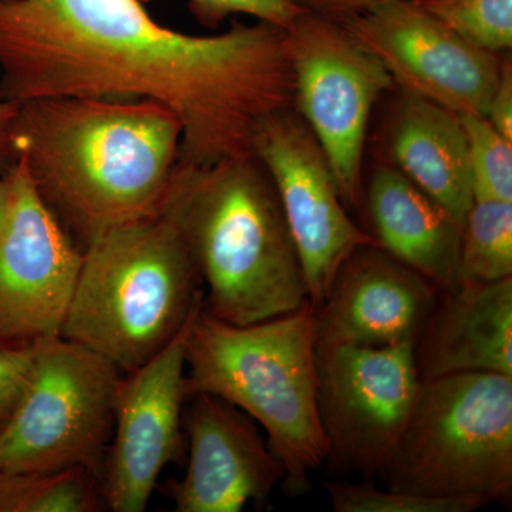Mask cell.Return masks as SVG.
I'll return each instance as SVG.
<instances>
[{"instance_id":"obj_1","label":"cell","mask_w":512,"mask_h":512,"mask_svg":"<svg viewBox=\"0 0 512 512\" xmlns=\"http://www.w3.org/2000/svg\"><path fill=\"white\" fill-rule=\"evenodd\" d=\"M45 97L156 101L180 121L181 163L251 156L262 123L293 107L285 29L194 36L140 0H0V99Z\"/></svg>"},{"instance_id":"obj_2","label":"cell","mask_w":512,"mask_h":512,"mask_svg":"<svg viewBox=\"0 0 512 512\" xmlns=\"http://www.w3.org/2000/svg\"><path fill=\"white\" fill-rule=\"evenodd\" d=\"M181 124L151 100L45 97L18 103L13 150L80 248L167 204Z\"/></svg>"},{"instance_id":"obj_3","label":"cell","mask_w":512,"mask_h":512,"mask_svg":"<svg viewBox=\"0 0 512 512\" xmlns=\"http://www.w3.org/2000/svg\"><path fill=\"white\" fill-rule=\"evenodd\" d=\"M168 207L207 285L204 309L212 316L251 325L308 301L281 201L255 154L208 167L178 161Z\"/></svg>"},{"instance_id":"obj_4","label":"cell","mask_w":512,"mask_h":512,"mask_svg":"<svg viewBox=\"0 0 512 512\" xmlns=\"http://www.w3.org/2000/svg\"><path fill=\"white\" fill-rule=\"evenodd\" d=\"M315 308L306 301L276 318L231 325L204 309L185 339L187 396L207 393L238 407L268 434L289 497L311 488L328 443L318 406Z\"/></svg>"},{"instance_id":"obj_5","label":"cell","mask_w":512,"mask_h":512,"mask_svg":"<svg viewBox=\"0 0 512 512\" xmlns=\"http://www.w3.org/2000/svg\"><path fill=\"white\" fill-rule=\"evenodd\" d=\"M200 282L167 201L83 248L62 338L127 375L158 355L204 303Z\"/></svg>"},{"instance_id":"obj_6","label":"cell","mask_w":512,"mask_h":512,"mask_svg":"<svg viewBox=\"0 0 512 512\" xmlns=\"http://www.w3.org/2000/svg\"><path fill=\"white\" fill-rule=\"evenodd\" d=\"M390 490L507 503L512 497V376L423 380L396 451L379 476Z\"/></svg>"},{"instance_id":"obj_7","label":"cell","mask_w":512,"mask_h":512,"mask_svg":"<svg viewBox=\"0 0 512 512\" xmlns=\"http://www.w3.org/2000/svg\"><path fill=\"white\" fill-rule=\"evenodd\" d=\"M123 376L79 343L40 339L32 382L0 436V470L99 468Z\"/></svg>"},{"instance_id":"obj_8","label":"cell","mask_w":512,"mask_h":512,"mask_svg":"<svg viewBox=\"0 0 512 512\" xmlns=\"http://www.w3.org/2000/svg\"><path fill=\"white\" fill-rule=\"evenodd\" d=\"M293 109L328 157L346 207L363 198L367 127L377 100L396 87L392 74L338 20L303 12L285 29Z\"/></svg>"},{"instance_id":"obj_9","label":"cell","mask_w":512,"mask_h":512,"mask_svg":"<svg viewBox=\"0 0 512 512\" xmlns=\"http://www.w3.org/2000/svg\"><path fill=\"white\" fill-rule=\"evenodd\" d=\"M414 339L380 348L318 349V406L336 473L379 476L396 451L420 389Z\"/></svg>"},{"instance_id":"obj_10","label":"cell","mask_w":512,"mask_h":512,"mask_svg":"<svg viewBox=\"0 0 512 512\" xmlns=\"http://www.w3.org/2000/svg\"><path fill=\"white\" fill-rule=\"evenodd\" d=\"M254 154L274 183L301 259L308 301L318 309L343 262L357 248L376 245L375 239L349 217L325 151L293 107L262 123Z\"/></svg>"},{"instance_id":"obj_11","label":"cell","mask_w":512,"mask_h":512,"mask_svg":"<svg viewBox=\"0 0 512 512\" xmlns=\"http://www.w3.org/2000/svg\"><path fill=\"white\" fill-rule=\"evenodd\" d=\"M340 23L402 90L457 114L485 117L503 60L471 46L416 0H382Z\"/></svg>"},{"instance_id":"obj_12","label":"cell","mask_w":512,"mask_h":512,"mask_svg":"<svg viewBox=\"0 0 512 512\" xmlns=\"http://www.w3.org/2000/svg\"><path fill=\"white\" fill-rule=\"evenodd\" d=\"M8 224L0 234V336H62L83 261V249L37 194L25 165L5 173Z\"/></svg>"},{"instance_id":"obj_13","label":"cell","mask_w":512,"mask_h":512,"mask_svg":"<svg viewBox=\"0 0 512 512\" xmlns=\"http://www.w3.org/2000/svg\"><path fill=\"white\" fill-rule=\"evenodd\" d=\"M202 305L158 355L121 380L113 444L101 476L104 505L111 511L146 510L164 468L183 457L185 339Z\"/></svg>"},{"instance_id":"obj_14","label":"cell","mask_w":512,"mask_h":512,"mask_svg":"<svg viewBox=\"0 0 512 512\" xmlns=\"http://www.w3.org/2000/svg\"><path fill=\"white\" fill-rule=\"evenodd\" d=\"M184 477L170 484L177 512H239L271 497L284 466L248 414L214 394L191 396Z\"/></svg>"},{"instance_id":"obj_15","label":"cell","mask_w":512,"mask_h":512,"mask_svg":"<svg viewBox=\"0 0 512 512\" xmlns=\"http://www.w3.org/2000/svg\"><path fill=\"white\" fill-rule=\"evenodd\" d=\"M440 292L384 249L363 245L343 262L325 302L315 309L316 350L416 340Z\"/></svg>"},{"instance_id":"obj_16","label":"cell","mask_w":512,"mask_h":512,"mask_svg":"<svg viewBox=\"0 0 512 512\" xmlns=\"http://www.w3.org/2000/svg\"><path fill=\"white\" fill-rule=\"evenodd\" d=\"M414 362L421 382L464 373L512 376V278L440 292L414 342Z\"/></svg>"},{"instance_id":"obj_17","label":"cell","mask_w":512,"mask_h":512,"mask_svg":"<svg viewBox=\"0 0 512 512\" xmlns=\"http://www.w3.org/2000/svg\"><path fill=\"white\" fill-rule=\"evenodd\" d=\"M377 247L399 259L441 292L460 284L463 225L394 165H380L366 194Z\"/></svg>"},{"instance_id":"obj_18","label":"cell","mask_w":512,"mask_h":512,"mask_svg":"<svg viewBox=\"0 0 512 512\" xmlns=\"http://www.w3.org/2000/svg\"><path fill=\"white\" fill-rule=\"evenodd\" d=\"M389 128L394 167L464 224L474 202L460 114L402 90Z\"/></svg>"},{"instance_id":"obj_19","label":"cell","mask_w":512,"mask_h":512,"mask_svg":"<svg viewBox=\"0 0 512 512\" xmlns=\"http://www.w3.org/2000/svg\"><path fill=\"white\" fill-rule=\"evenodd\" d=\"M104 505L99 468L0 470V512H94Z\"/></svg>"},{"instance_id":"obj_20","label":"cell","mask_w":512,"mask_h":512,"mask_svg":"<svg viewBox=\"0 0 512 512\" xmlns=\"http://www.w3.org/2000/svg\"><path fill=\"white\" fill-rule=\"evenodd\" d=\"M458 275L460 284L512 278V201L474 200L461 229Z\"/></svg>"},{"instance_id":"obj_21","label":"cell","mask_w":512,"mask_h":512,"mask_svg":"<svg viewBox=\"0 0 512 512\" xmlns=\"http://www.w3.org/2000/svg\"><path fill=\"white\" fill-rule=\"evenodd\" d=\"M457 36L500 56L512 49V0H419Z\"/></svg>"},{"instance_id":"obj_22","label":"cell","mask_w":512,"mask_h":512,"mask_svg":"<svg viewBox=\"0 0 512 512\" xmlns=\"http://www.w3.org/2000/svg\"><path fill=\"white\" fill-rule=\"evenodd\" d=\"M466 130L474 200L512 201V141L480 114H460Z\"/></svg>"},{"instance_id":"obj_23","label":"cell","mask_w":512,"mask_h":512,"mask_svg":"<svg viewBox=\"0 0 512 512\" xmlns=\"http://www.w3.org/2000/svg\"><path fill=\"white\" fill-rule=\"evenodd\" d=\"M330 503L336 512H473L487 507L478 498H439L379 490L372 483H326Z\"/></svg>"},{"instance_id":"obj_24","label":"cell","mask_w":512,"mask_h":512,"mask_svg":"<svg viewBox=\"0 0 512 512\" xmlns=\"http://www.w3.org/2000/svg\"><path fill=\"white\" fill-rule=\"evenodd\" d=\"M37 342L0 336V436L32 382Z\"/></svg>"},{"instance_id":"obj_25","label":"cell","mask_w":512,"mask_h":512,"mask_svg":"<svg viewBox=\"0 0 512 512\" xmlns=\"http://www.w3.org/2000/svg\"><path fill=\"white\" fill-rule=\"evenodd\" d=\"M190 9L201 25L212 29L232 15L251 16L286 29L306 12L291 0H190Z\"/></svg>"},{"instance_id":"obj_26","label":"cell","mask_w":512,"mask_h":512,"mask_svg":"<svg viewBox=\"0 0 512 512\" xmlns=\"http://www.w3.org/2000/svg\"><path fill=\"white\" fill-rule=\"evenodd\" d=\"M485 119L491 126L512 141V64L510 59L501 63L500 80L495 87Z\"/></svg>"},{"instance_id":"obj_27","label":"cell","mask_w":512,"mask_h":512,"mask_svg":"<svg viewBox=\"0 0 512 512\" xmlns=\"http://www.w3.org/2000/svg\"><path fill=\"white\" fill-rule=\"evenodd\" d=\"M291 2L306 12L343 22L365 12L382 0H291Z\"/></svg>"},{"instance_id":"obj_28","label":"cell","mask_w":512,"mask_h":512,"mask_svg":"<svg viewBox=\"0 0 512 512\" xmlns=\"http://www.w3.org/2000/svg\"><path fill=\"white\" fill-rule=\"evenodd\" d=\"M16 111L18 103L0 99V173H6L16 161L12 138Z\"/></svg>"},{"instance_id":"obj_29","label":"cell","mask_w":512,"mask_h":512,"mask_svg":"<svg viewBox=\"0 0 512 512\" xmlns=\"http://www.w3.org/2000/svg\"><path fill=\"white\" fill-rule=\"evenodd\" d=\"M10 200H12V195H10V183L8 175L5 174L0 178V234H2L6 224H8Z\"/></svg>"},{"instance_id":"obj_30","label":"cell","mask_w":512,"mask_h":512,"mask_svg":"<svg viewBox=\"0 0 512 512\" xmlns=\"http://www.w3.org/2000/svg\"><path fill=\"white\" fill-rule=\"evenodd\" d=\"M416 2H419V0H416Z\"/></svg>"}]
</instances>
